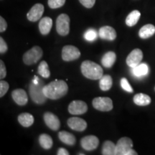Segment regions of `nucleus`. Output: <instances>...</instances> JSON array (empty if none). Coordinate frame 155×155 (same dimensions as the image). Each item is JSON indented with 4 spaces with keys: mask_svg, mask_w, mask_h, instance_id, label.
<instances>
[{
    "mask_svg": "<svg viewBox=\"0 0 155 155\" xmlns=\"http://www.w3.org/2000/svg\"><path fill=\"white\" fill-rule=\"evenodd\" d=\"M68 91V86L64 81L55 80L44 86L43 92L48 98L57 100L65 96Z\"/></svg>",
    "mask_w": 155,
    "mask_h": 155,
    "instance_id": "f257e3e1",
    "label": "nucleus"
},
{
    "mask_svg": "<svg viewBox=\"0 0 155 155\" xmlns=\"http://www.w3.org/2000/svg\"><path fill=\"white\" fill-rule=\"evenodd\" d=\"M44 82L39 78L35 76L30 85V95L31 99L37 104H43L47 100L44 92Z\"/></svg>",
    "mask_w": 155,
    "mask_h": 155,
    "instance_id": "f03ea898",
    "label": "nucleus"
},
{
    "mask_svg": "<svg viewBox=\"0 0 155 155\" xmlns=\"http://www.w3.org/2000/svg\"><path fill=\"white\" fill-rule=\"evenodd\" d=\"M81 72L85 77L91 80H98L103 76L102 68L91 61H85L81 64Z\"/></svg>",
    "mask_w": 155,
    "mask_h": 155,
    "instance_id": "7ed1b4c3",
    "label": "nucleus"
},
{
    "mask_svg": "<svg viewBox=\"0 0 155 155\" xmlns=\"http://www.w3.org/2000/svg\"><path fill=\"white\" fill-rule=\"evenodd\" d=\"M42 55L43 51L42 48L39 46H35L24 54L22 58L23 62L27 65H33L42 57Z\"/></svg>",
    "mask_w": 155,
    "mask_h": 155,
    "instance_id": "20e7f679",
    "label": "nucleus"
},
{
    "mask_svg": "<svg viewBox=\"0 0 155 155\" xmlns=\"http://www.w3.org/2000/svg\"><path fill=\"white\" fill-rule=\"evenodd\" d=\"M56 30L61 36H66L70 32V17L66 14H61L56 20Z\"/></svg>",
    "mask_w": 155,
    "mask_h": 155,
    "instance_id": "39448f33",
    "label": "nucleus"
},
{
    "mask_svg": "<svg viewBox=\"0 0 155 155\" xmlns=\"http://www.w3.org/2000/svg\"><path fill=\"white\" fill-rule=\"evenodd\" d=\"M93 106L101 111H110L113 109V101L108 97H97L93 100Z\"/></svg>",
    "mask_w": 155,
    "mask_h": 155,
    "instance_id": "423d86ee",
    "label": "nucleus"
},
{
    "mask_svg": "<svg viewBox=\"0 0 155 155\" xmlns=\"http://www.w3.org/2000/svg\"><path fill=\"white\" fill-rule=\"evenodd\" d=\"M81 56L79 49L73 45H65L62 50V58L64 61L69 62L78 59Z\"/></svg>",
    "mask_w": 155,
    "mask_h": 155,
    "instance_id": "0eeeda50",
    "label": "nucleus"
},
{
    "mask_svg": "<svg viewBox=\"0 0 155 155\" xmlns=\"http://www.w3.org/2000/svg\"><path fill=\"white\" fill-rule=\"evenodd\" d=\"M68 109L69 113L73 115H81L88 111V106L83 101L75 100L69 104Z\"/></svg>",
    "mask_w": 155,
    "mask_h": 155,
    "instance_id": "6e6552de",
    "label": "nucleus"
},
{
    "mask_svg": "<svg viewBox=\"0 0 155 155\" xmlns=\"http://www.w3.org/2000/svg\"><path fill=\"white\" fill-rule=\"evenodd\" d=\"M133 147L132 140L128 137H122L116 145V155H126L128 151Z\"/></svg>",
    "mask_w": 155,
    "mask_h": 155,
    "instance_id": "1a4fd4ad",
    "label": "nucleus"
},
{
    "mask_svg": "<svg viewBox=\"0 0 155 155\" xmlns=\"http://www.w3.org/2000/svg\"><path fill=\"white\" fill-rule=\"evenodd\" d=\"M81 147L86 151H93L97 149L99 144V139L94 135L84 137L81 140Z\"/></svg>",
    "mask_w": 155,
    "mask_h": 155,
    "instance_id": "9d476101",
    "label": "nucleus"
},
{
    "mask_svg": "<svg viewBox=\"0 0 155 155\" xmlns=\"http://www.w3.org/2000/svg\"><path fill=\"white\" fill-rule=\"evenodd\" d=\"M143 58V53L142 51L139 48H136L129 53L126 60L128 66L131 68H134L141 63Z\"/></svg>",
    "mask_w": 155,
    "mask_h": 155,
    "instance_id": "9b49d317",
    "label": "nucleus"
},
{
    "mask_svg": "<svg viewBox=\"0 0 155 155\" xmlns=\"http://www.w3.org/2000/svg\"><path fill=\"white\" fill-rule=\"evenodd\" d=\"M45 123L50 129L53 131H57L61 127V121L58 117L51 112H46L43 116Z\"/></svg>",
    "mask_w": 155,
    "mask_h": 155,
    "instance_id": "f8f14e48",
    "label": "nucleus"
},
{
    "mask_svg": "<svg viewBox=\"0 0 155 155\" xmlns=\"http://www.w3.org/2000/svg\"><path fill=\"white\" fill-rule=\"evenodd\" d=\"M44 10V6L42 4L38 3L35 5L27 15L28 20H30V22H37L42 17Z\"/></svg>",
    "mask_w": 155,
    "mask_h": 155,
    "instance_id": "ddd939ff",
    "label": "nucleus"
},
{
    "mask_svg": "<svg viewBox=\"0 0 155 155\" xmlns=\"http://www.w3.org/2000/svg\"><path fill=\"white\" fill-rule=\"evenodd\" d=\"M68 126L71 129L78 131H83L87 128V123L84 119L78 117H71L67 121Z\"/></svg>",
    "mask_w": 155,
    "mask_h": 155,
    "instance_id": "4468645a",
    "label": "nucleus"
},
{
    "mask_svg": "<svg viewBox=\"0 0 155 155\" xmlns=\"http://www.w3.org/2000/svg\"><path fill=\"white\" fill-rule=\"evenodd\" d=\"M12 96L13 100L19 106H25L28 104V97L25 90L21 88H17L12 92Z\"/></svg>",
    "mask_w": 155,
    "mask_h": 155,
    "instance_id": "2eb2a0df",
    "label": "nucleus"
},
{
    "mask_svg": "<svg viewBox=\"0 0 155 155\" xmlns=\"http://www.w3.org/2000/svg\"><path fill=\"white\" fill-rule=\"evenodd\" d=\"M98 35L103 40H109V41H113L115 40L117 35L116 30L110 26H104L101 28Z\"/></svg>",
    "mask_w": 155,
    "mask_h": 155,
    "instance_id": "dca6fc26",
    "label": "nucleus"
},
{
    "mask_svg": "<svg viewBox=\"0 0 155 155\" xmlns=\"http://www.w3.org/2000/svg\"><path fill=\"white\" fill-rule=\"evenodd\" d=\"M53 27V19L50 17H45L39 22V30L40 33L43 35H47L50 33Z\"/></svg>",
    "mask_w": 155,
    "mask_h": 155,
    "instance_id": "f3484780",
    "label": "nucleus"
},
{
    "mask_svg": "<svg viewBox=\"0 0 155 155\" xmlns=\"http://www.w3.org/2000/svg\"><path fill=\"white\" fill-rule=\"evenodd\" d=\"M58 137L62 142L68 146H73L76 143V139L73 134L65 131H62L58 134Z\"/></svg>",
    "mask_w": 155,
    "mask_h": 155,
    "instance_id": "a211bd4d",
    "label": "nucleus"
},
{
    "mask_svg": "<svg viewBox=\"0 0 155 155\" xmlns=\"http://www.w3.org/2000/svg\"><path fill=\"white\" fill-rule=\"evenodd\" d=\"M116 60V55L113 51H109L105 53L101 58V63L103 66L110 68L114 65Z\"/></svg>",
    "mask_w": 155,
    "mask_h": 155,
    "instance_id": "6ab92c4d",
    "label": "nucleus"
},
{
    "mask_svg": "<svg viewBox=\"0 0 155 155\" xmlns=\"http://www.w3.org/2000/svg\"><path fill=\"white\" fill-rule=\"evenodd\" d=\"M155 33V27L153 25H145L140 29L139 32V35L142 39L150 38Z\"/></svg>",
    "mask_w": 155,
    "mask_h": 155,
    "instance_id": "aec40b11",
    "label": "nucleus"
},
{
    "mask_svg": "<svg viewBox=\"0 0 155 155\" xmlns=\"http://www.w3.org/2000/svg\"><path fill=\"white\" fill-rule=\"evenodd\" d=\"M151 101V98L148 95L144 94H137L134 97V102L136 105L139 106H145L150 105Z\"/></svg>",
    "mask_w": 155,
    "mask_h": 155,
    "instance_id": "412c9836",
    "label": "nucleus"
},
{
    "mask_svg": "<svg viewBox=\"0 0 155 155\" xmlns=\"http://www.w3.org/2000/svg\"><path fill=\"white\" fill-rule=\"evenodd\" d=\"M18 121L22 127H30L33 124L34 117L29 113H22L18 116Z\"/></svg>",
    "mask_w": 155,
    "mask_h": 155,
    "instance_id": "4be33fe9",
    "label": "nucleus"
},
{
    "mask_svg": "<svg viewBox=\"0 0 155 155\" xmlns=\"http://www.w3.org/2000/svg\"><path fill=\"white\" fill-rule=\"evenodd\" d=\"M39 144L45 150H50L53 144V139L47 134H42L39 137Z\"/></svg>",
    "mask_w": 155,
    "mask_h": 155,
    "instance_id": "5701e85b",
    "label": "nucleus"
},
{
    "mask_svg": "<svg viewBox=\"0 0 155 155\" xmlns=\"http://www.w3.org/2000/svg\"><path fill=\"white\" fill-rule=\"evenodd\" d=\"M99 80V87L101 90L106 91L110 90L111 88L112 85H113V80H112L111 75H103Z\"/></svg>",
    "mask_w": 155,
    "mask_h": 155,
    "instance_id": "b1692460",
    "label": "nucleus"
},
{
    "mask_svg": "<svg viewBox=\"0 0 155 155\" xmlns=\"http://www.w3.org/2000/svg\"><path fill=\"white\" fill-rule=\"evenodd\" d=\"M141 17L140 12L138 10H134L128 15L126 18V24L129 27H133L138 22Z\"/></svg>",
    "mask_w": 155,
    "mask_h": 155,
    "instance_id": "393cba45",
    "label": "nucleus"
},
{
    "mask_svg": "<svg viewBox=\"0 0 155 155\" xmlns=\"http://www.w3.org/2000/svg\"><path fill=\"white\" fill-rule=\"evenodd\" d=\"M102 154L116 155V145L111 141H106L102 146Z\"/></svg>",
    "mask_w": 155,
    "mask_h": 155,
    "instance_id": "a878e982",
    "label": "nucleus"
},
{
    "mask_svg": "<svg viewBox=\"0 0 155 155\" xmlns=\"http://www.w3.org/2000/svg\"><path fill=\"white\" fill-rule=\"evenodd\" d=\"M149 72V67L146 63H140L133 68V73L135 76L141 77L146 75Z\"/></svg>",
    "mask_w": 155,
    "mask_h": 155,
    "instance_id": "bb28decb",
    "label": "nucleus"
},
{
    "mask_svg": "<svg viewBox=\"0 0 155 155\" xmlns=\"http://www.w3.org/2000/svg\"><path fill=\"white\" fill-rule=\"evenodd\" d=\"M38 72L39 73V75H41L42 78H48L50 76L49 66H48V64L47 63V62L43 61L39 64Z\"/></svg>",
    "mask_w": 155,
    "mask_h": 155,
    "instance_id": "cd10ccee",
    "label": "nucleus"
},
{
    "mask_svg": "<svg viewBox=\"0 0 155 155\" xmlns=\"http://www.w3.org/2000/svg\"><path fill=\"white\" fill-rule=\"evenodd\" d=\"M84 38L86 40L90 42L94 41L95 40H96L97 38V32L96 30L94 29H89L85 32L84 34Z\"/></svg>",
    "mask_w": 155,
    "mask_h": 155,
    "instance_id": "c85d7f7f",
    "label": "nucleus"
},
{
    "mask_svg": "<svg viewBox=\"0 0 155 155\" xmlns=\"http://www.w3.org/2000/svg\"><path fill=\"white\" fill-rule=\"evenodd\" d=\"M65 0H48V6L51 9H58L65 5Z\"/></svg>",
    "mask_w": 155,
    "mask_h": 155,
    "instance_id": "c756f323",
    "label": "nucleus"
},
{
    "mask_svg": "<svg viewBox=\"0 0 155 155\" xmlns=\"http://www.w3.org/2000/svg\"><path fill=\"white\" fill-rule=\"evenodd\" d=\"M121 86L124 90L129 93H133L134 90L131 85L129 84V81L126 78H122L121 79Z\"/></svg>",
    "mask_w": 155,
    "mask_h": 155,
    "instance_id": "7c9ffc66",
    "label": "nucleus"
},
{
    "mask_svg": "<svg viewBox=\"0 0 155 155\" xmlns=\"http://www.w3.org/2000/svg\"><path fill=\"white\" fill-rule=\"evenodd\" d=\"M9 88V83L5 81H0V97H3L8 91Z\"/></svg>",
    "mask_w": 155,
    "mask_h": 155,
    "instance_id": "2f4dec72",
    "label": "nucleus"
},
{
    "mask_svg": "<svg viewBox=\"0 0 155 155\" xmlns=\"http://www.w3.org/2000/svg\"><path fill=\"white\" fill-rule=\"evenodd\" d=\"M81 5L86 8H92L95 5L96 0H79Z\"/></svg>",
    "mask_w": 155,
    "mask_h": 155,
    "instance_id": "473e14b6",
    "label": "nucleus"
},
{
    "mask_svg": "<svg viewBox=\"0 0 155 155\" xmlns=\"http://www.w3.org/2000/svg\"><path fill=\"white\" fill-rule=\"evenodd\" d=\"M8 50V46H7V44L6 43L5 40L2 38H0V53L4 54Z\"/></svg>",
    "mask_w": 155,
    "mask_h": 155,
    "instance_id": "72a5a7b5",
    "label": "nucleus"
},
{
    "mask_svg": "<svg viewBox=\"0 0 155 155\" xmlns=\"http://www.w3.org/2000/svg\"><path fill=\"white\" fill-rule=\"evenodd\" d=\"M7 75V69L3 61H0V78L3 79Z\"/></svg>",
    "mask_w": 155,
    "mask_h": 155,
    "instance_id": "f704fd0d",
    "label": "nucleus"
},
{
    "mask_svg": "<svg viewBox=\"0 0 155 155\" xmlns=\"http://www.w3.org/2000/svg\"><path fill=\"white\" fill-rule=\"evenodd\" d=\"M7 28V23L2 17H0V32H4Z\"/></svg>",
    "mask_w": 155,
    "mask_h": 155,
    "instance_id": "c9c22d12",
    "label": "nucleus"
},
{
    "mask_svg": "<svg viewBox=\"0 0 155 155\" xmlns=\"http://www.w3.org/2000/svg\"><path fill=\"white\" fill-rule=\"evenodd\" d=\"M58 155H69V152H68V150H65L64 148H60L58 150L57 152Z\"/></svg>",
    "mask_w": 155,
    "mask_h": 155,
    "instance_id": "e433bc0d",
    "label": "nucleus"
}]
</instances>
